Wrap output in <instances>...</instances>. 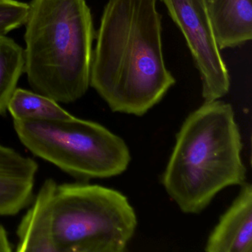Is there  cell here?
I'll return each mask as SVG.
<instances>
[{
	"instance_id": "obj_1",
	"label": "cell",
	"mask_w": 252,
	"mask_h": 252,
	"mask_svg": "<svg viewBox=\"0 0 252 252\" xmlns=\"http://www.w3.org/2000/svg\"><path fill=\"white\" fill-rule=\"evenodd\" d=\"M157 0H109L93 54L90 85L116 113L144 116L175 85L162 48Z\"/></svg>"
},
{
	"instance_id": "obj_2",
	"label": "cell",
	"mask_w": 252,
	"mask_h": 252,
	"mask_svg": "<svg viewBox=\"0 0 252 252\" xmlns=\"http://www.w3.org/2000/svg\"><path fill=\"white\" fill-rule=\"evenodd\" d=\"M17 228V252H122L136 214L120 191L86 182L48 179Z\"/></svg>"
},
{
	"instance_id": "obj_3",
	"label": "cell",
	"mask_w": 252,
	"mask_h": 252,
	"mask_svg": "<svg viewBox=\"0 0 252 252\" xmlns=\"http://www.w3.org/2000/svg\"><path fill=\"white\" fill-rule=\"evenodd\" d=\"M242 149L231 104L205 101L177 134L162 184L183 212L200 213L220 191L246 183Z\"/></svg>"
},
{
	"instance_id": "obj_4",
	"label": "cell",
	"mask_w": 252,
	"mask_h": 252,
	"mask_svg": "<svg viewBox=\"0 0 252 252\" xmlns=\"http://www.w3.org/2000/svg\"><path fill=\"white\" fill-rule=\"evenodd\" d=\"M24 72L34 92L70 104L90 87L95 30L85 0H32Z\"/></svg>"
},
{
	"instance_id": "obj_5",
	"label": "cell",
	"mask_w": 252,
	"mask_h": 252,
	"mask_svg": "<svg viewBox=\"0 0 252 252\" xmlns=\"http://www.w3.org/2000/svg\"><path fill=\"white\" fill-rule=\"evenodd\" d=\"M13 122L28 150L79 181L117 176L130 163L125 141L96 122L73 116L61 120Z\"/></svg>"
},
{
	"instance_id": "obj_6",
	"label": "cell",
	"mask_w": 252,
	"mask_h": 252,
	"mask_svg": "<svg viewBox=\"0 0 252 252\" xmlns=\"http://www.w3.org/2000/svg\"><path fill=\"white\" fill-rule=\"evenodd\" d=\"M160 1L185 38L201 78L205 101L226 95L231 85L229 73L215 39L207 0Z\"/></svg>"
},
{
	"instance_id": "obj_7",
	"label": "cell",
	"mask_w": 252,
	"mask_h": 252,
	"mask_svg": "<svg viewBox=\"0 0 252 252\" xmlns=\"http://www.w3.org/2000/svg\"><path fill=\"white\" fill-rule=\"evenodd\" d=\"M38 169L32 158L0 144V217L14 216L30 206Z\"/></svg>"
},
{
	"instance_id": "obj_8",
	"label": "cell",
	"mask_w": 252,
	"mask_h": 252,
	"mask_svg": "<svg viewBox=\"0 0 252 252\" xmlns=\"http://www.w3.org/2000/svg\"><path fill=\"white\" fill-rule=\"evenodd\" d=\"M206 242L208 252H252V187L244 183Z\"/></svg>"
},
{
	"instance_id": "obj_9",
	"label": "cell",
	"mask_w": 252,
	"mask_h": 252,
	"mask_svg": "<svg viewBox=\"0 0 252 252\" xmlns=\"http://www.w3.org/2000/svg\"><path fill=\"white\" fill-rule=\"evenodd\" d=\"M208 11L220 50L252 39V0H214Z\"/></svg>"
},
{
	"instance_id": "obj_10",
	"label": "cell",
	"mask_w": 252,
	"mask_h": 252,
	"mask_svg": "<svg viewBox=\"0 0 252 252\" xmlns=\"http://www.w3.org/2000/svg\"><path fill=\"white\" fill-rule=\"evenodd\" d=\"M8 110L17 120H61L72 116L52 98L22 88L14 91Z\"/></svg>"
},
{
	"instance_id": "obj_11",
	"label": "cell",
	"mask_w": 252,
	"mask_h": 252,
	"mask_svg": "<svg viewBox=\"0 0 252 252\" xmlns=\"http://www.w3.org/2000/svg\"><path fill=\"white\" fill-rule=\"evenodd\" d=\"M24 69V49L11 38L0 35V116L8 110Z\"/></svg>"
},
{
	"instance_id": "obj_12",
	"label": "cell",
	"mask_w": 252,
	"mask_h": 252,
	"mask_svg": "<svg viewBox=\"0 0 252 252\" xmlns=\"http://www.w3.org/2000/svg\"><path fill=\"white\" fill-rule=\"evenodd\" d=\"M29 5L17 0H0V35L25 26Z\"/></svg>"
},
{
	"instance_id": "obj_13",
	"label": "cell",
	"mask_w": 252,
	"mask_h": 252,
	"mask_svg": "<svg viewBox=\"0 0 252 252\" xmlns=\"http://www.w3.org/2000/svg\"><path fill=\"white\" fill-rule=\"evenodd\" d=\"M212 1H214V0H207V2H212Z\"/></svg>"
}]
</instances>
